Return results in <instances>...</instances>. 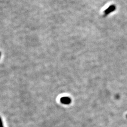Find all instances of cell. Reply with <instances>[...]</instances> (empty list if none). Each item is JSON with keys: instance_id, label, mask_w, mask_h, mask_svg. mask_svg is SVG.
Returning a JSON list of instances; mask_svg holds the SVG:
<instances>
[{"instance_id": "cell-1", "label": "cell", "mask_w": 127, "mask_h": 127, "mask_svg": "<svg viewBox=\"0 0 127 127\" xmlns=\"http://www.w3.org/2000/svg\"><path fill=\"white\" fill-rule=\"evenodd\" d=\"M60 102L63 104H70L71 103V99L70 98H69L68 97L64 96V97L61 98Z\"/></svg>"}, {"instance_id": "cell-2", "label": "cell", "mask_w": 127, "mask_h": 127, "mask_svg": "<svg viewBox=\"0 0 127 127\" xmlns=\"http://www.w3.org/2000/svg\"><path fill=\"white\" fill-rule=\"evenodd\" d=\"M115 9H116L115 6L112 5V6H110L109 8L105 11V13L106 15H108L110 13L114 11V10H115Z\"/></svg>"}, {"instance_id": "cell-3", "label": "cell", "mask_w": 127, "mask_h": 127, "mask_svg": "<svg viewBox=\"0 0 127 127\" xmlns=\"http://www.w3.org/2000/svg\"><path fill=\"white\" fill-rule=\"evenodd\" d=\"M0 127H3V124L2 121L0 117Z\"/></svg>"}, {"instance_id": "cell-4", "label": "cell", "mask_w": 127, "mask_h": 127, "mask_svg": "<svg viewBox=\"0 0 127 127\" xmlns=\"http://www.w3.org/2000/svg\"><path fill=\"white\" fill-rule=\"evenodd\" d=\"M126 117H127V115H126Z\"/></svg>"}]
</instances>
